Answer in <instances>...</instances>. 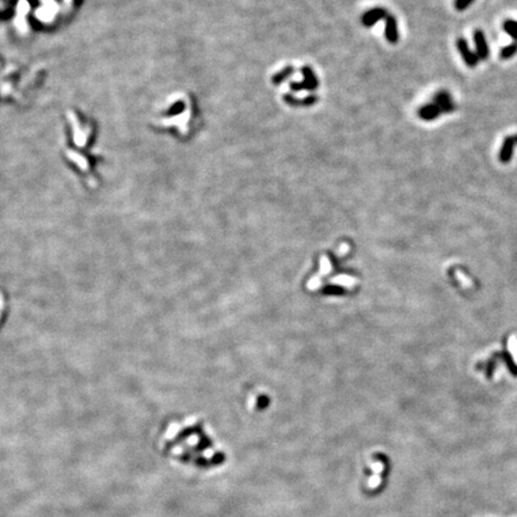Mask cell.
I'll return each mask as SVG.
<instances>
[{
  "instance_id": "1",
  "label": "cell",
  "mask_w": 517,
  "mask_h": 517,
  "mask_svg": "<svg viewBox=\"0 0 517 517\" xmlns=\"http://www.w3.org/2000/svg\"><path fill=\"white\" fill-rule=\"evenodd\" d=\"M456 45H457L458 52H460L461 55H462L464 63L467 64V66L471 67V69H474V67L479 64V61H480L477 53H474V52H472L471 49H469L468 43H467V41L464 39H458Z\"/></svg>"
},
{
  "instance_id": "2",
  "label": "cell",
  "mask_w": 517,
  "mask_h": 517,
  "mask_svg": "<svg viewBox=\"0 0 517 517\" xmlns=\"http://www.w3.org/2000/svg\"><path fill=\"white\" fill-rule=\"evenodd\" d=\"M474 42L475 48H477V55L480 60H486L490 55V49L487 46L485 35L481 30H477L474 33Z\"/></svg>"
},
{
  "instance_id": "3",
  "label": "cell",
  "mask_w": 517,
  "mask_h": 517,
  "mask_svg": "<svg viewBox=\"0 0 517 517\" xmlns=\"http://www.w3.org/2000/svg\"><path fill=\"white\" fill-rule=\"evenodd\" d=\"M435 104L440 107L442 113H451L455 110V104L451 102V97L448 92H438L435 97Z\"/></svg>"
},
{
  "instance_id": "4",
  "label": "cell",
  "mask_w": 517,
  "mask_h": 517,
  "mask_svg": "<svg viewBox=\"0 0 517 517\" xmlns=\"http://www.w3.org/2000/svg\"><path fill=\"white\" fill-rule=\"evenodd\" d=\"M516 142L515 139H514V137H507V138L504 139V143L503 145H502V148H501V152H499V160H501L502 163H509L511 158H513V153H514V146H515Z\"/></svg>"
},
{
  "instance_id": "5",
  "label": "cell",
  "mask_w": 517,
  "mask_h": 517,
  "mask_svg": "<svg viewBox=\"0 0 517 517\" xmlns=\"http://www.w3.org/2000/svg\"><path fill=\"white\" fill-rule=\"evenodd\" d=\"M440 114H442V112H441L440 107L435 103L428 104V106H425L419 110L420 118L424 120H434L436 119L437 116H440Z\"/></svg>"
},
{
  "instance_id": "6",
  "label": "cell",
  "mask_w": 517,
  "mask_h": 517,
  "mask_svg": "<svg viewBox=\"0 0 517 517\" xmlns=\"http://www.w3.org/2000/svg\"><path fill=\"white\" fill-rule=\"evenodd\" d=\"M503 29L507 34H509L514 40L517 41V22L513 19H507L503 23Z\"/></svg>"
},
{
  "instance_id": "7",
  "label": "cell",
  "mask_w": 517,
  "mask_h": 517,
  "mask_svg": "<svg viewBox=\"0 0 517 517\" xmlns=\"http://www.w3.org/2000/svg\"><path fill=\"white\" fill-rule=\"evenodd\" d=\"M515 54H517V41L516 42H514L513 45L504 47V48L501 51V57H502V59H504V60L510 59V58H513Z\"/></svg>"
},
{
  "instance_id": "8",
  "label": "cell",
  "mask_w": 517,
  "mask_h": 517,
  "mask_svg": "<svg viewBox=\"0 0 517 517\" xmlns=\"http://www.w3.org/2000/svg\"><path fill=\"white\" fill-rule=\"evenodd\" d=\"M473 1H474V0H456L455 7H456L457 11H463L466 10L469 5H472Z\"/></svg>"
},
{
  "instance_id": "9",
  "label": "cell",
  "mask_w": 517,
  "mask_h": 517,
  "mask_svg": "<svg viewBox=\"0 0 517 517\" xmlns=\"http://www.w3.org/2000/svg\"><path fill=\"white\" fill-rule=\"evenodd\" d=\"M514 139H515V142L517 143V134H516V136H515V137H514Z\"/></svg>"
}]
</instances>
